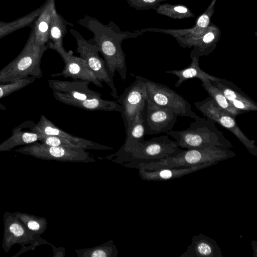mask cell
Wrapping results in <instances>:
<instances>
[{"label":"cell","instance_id":"6da1fadb","mask_svg":"<svg viewBox=\"0 0 257 257\" xmlns=\"http://www.w3.org/2000/svg\"><path fill=\"white\" fill-rule=\"evenodd\" d=\"M77 23L83 26L93 35L88 41L95 45L103 56L107 72L113 78L115 72L119 74L121 79L126 78L127 67L125 55L121 48V43L125 39L135 38L136 33L121 31L112 21L108 25L101 23L98 19L89 16H84Z\"/></svg>","mask_w":257,"mask_h":257},{"label":"cell","instance_id":"7a4b0ae2","mask_svg":"<svg viewBox=\"0 0 257 257\" xmlns=\"http://www.w3.org/2000/svg\"><path fill=\"white\" fill-rule=\"evenodd\" d=\"M173 137L181 149L220 148L230 149L233 146L210 118L200 117L189 127L166 133Z\"/></svg>","mask_w":257,"mask_h":257},{"label":"cell","instance_id":"3957f363","mask_svg":"<svg viewBox=\"0 0 257 257\" xmlns=\"http://www.w3.org/2000/svg\"><path fill=\"white\" fill-rule=\"evenodd\" d=\"M48 49L47 44L39 46L36 44L31 31L23 49L10 63L0 70V84L14 82L29 76L40 78L43 76L41 61L44 52Z\"/></svg>","mask_w":257,"mask_h":257},{"label":"cell","instance_id":"277c9868","mask_svg":"<svg viewBox=\"0 0 257 257\" xmlns=\"http://www.w3.org/2000/svg\"><path fill=\"white\" fill-rule=\"evenodd\" d=\"M235 156L227 149L202 148L184 149L175 155L151 162L145 166L150 170L161 168L190 167L211 162L222 161Z\"/></svg>","mask_w":257,"mask_h":257},{"label":"cell","instance_id":"5b68a950","mask_svg":"<svg viewBox=\"0 0 257 257\" xmlns=\"http://www.w3.org/2000/svg\"><path fill=\"white\" fill-rule=\"evenodd\" d=\"M146 87V101L153 103L174 111L179 116L194 119L200 117L192 110L189 102L166 85L160 84L140 76Z\"/></svg>","mask_w":257,"mask_h":257},{"label":"cell","instance_id":"8992f818","mask_svg":"<svg viewBox=\"0 0 257 257\" xmlns=\"http://www.w3.org/2000/svg\"><path fill=\"white\" fill-rule=\"evenodd\" d=\"M194 104L204 116L231 132L250 154L257 156L255 141L247 138L239 127L235 118L219 107L212 97H208L201 101L195 102Z\"/></svg>","mask_w":257,"mask_h":257},{"label":"cell","instance_id":"52a82bcc","mask_svg":"<svg viewBox=\"0 0 257 257\" xmlns=\"http://www.w3.org/2000/svg\"><path fill=\"white\" fill-rule=\"evenodd\" d=\"M70 32L76 41L77 52L86 61L97 79L109 86L111 90L110 94L116 99L118 97L116 88L107 72L104 60L99 55L98 48L85 39L76 30L71 29Z\"/></svg>","mask_w":257,"mask_h":257},{"label":"cell","instance_id":"ba28073f","mask_svg":"<svg viewBox=\"0 0 257 257\" xmlns=\"http://www.w3.org/2000/svg\"><path fill=\"white\" fill-rule=\"evenodd\" d=\"M131 74L136 78V80L116 98V102L121 107L120 112L125 130L131 124L137 113L144 110L146 98L145 83L140 76Z\"/></svg>","mask_w":257,"mask_h":257},{"label":"cell","instance_id":"9c48e42d","mask_svg":"<svg viewBox=\"0 0 257 257\" xmlns=\"http://www.w3.org/2000/svg\"><path fill=\"white\" fill-rule=\"evenodd\" d=\"M47 45L48 49L56 51L60 55L65 63L63 70L60 73L51 74V77L62 76L65 78H71L75 80L86 81L98 87L103 88L101 82L97 79L82 57L70 54L63 46H56L50 43Z\"/></svg>","mask_w":257,"mask_h":257},{"label":"cell","instance_id":"30bf717a","mask_svg":"<svg viewBox=\"0 0 257 257\" xmlns=\"http://www.w3.org/2000/svg\"><path fill=\"white\" fill-rule=\"evenodd\" d=\"M15 152L45 160H83L88 157L82 148L50 146L37 142L20 148Z\"/></svg>","mask_w":257,"mask_h":257},{"label":"cell","instance_id":"8fae6325","mask_svg":"<svg viewBox=\"0 0 257 257\" xmlns=\"http://www.w3.org/2000/svg\"><path fill=\"white\" fill-rule=\"evenodd\" d=\"M146 102V111H144L145 134L157 135L172 130L178 116L169 109Z\"/></svg>","mask_w":257,"mask_h":257},{"label":"cell","instance_id":"7c38bea8","mask_svg":"<svg viewBox=\"0 0 257 257\" xmlns=\"http://www.w3.org/2000/svg\"><path fill=\"white\" fill-rule=\"evenodd\" d=\"M176 141H172L167 136H162L144 141L134 150L140 156L150 162L171 157L182 151Z\"/></svg>","mask_w":257,"mask_h":257},{"label":"cell","instance_id":"4fadbf2b","mask_svg":"<svg viewBox=\"0 0 257 257\" xmlns=\"http://www.w3.org/2000/svg\"><path fill=\"white\" fill-rule=\"evenodd\" d=\"M4 233L2 247L6 253L19 243H32L37 235L29 230L14 214L6 212L4 215Z\"/></svg>","mask_w":257,"mask_h":257},{"label":"cell","instance_id":"5bb4252c","mask_svg":"<svg viewBox=\"0 0 257 257\" xmlns=\"http://www.w3.org/2000/svg\"><path fill=\"white\" fill-rule=\"evenodd\" d=\"M54 96L70 97L77 100L101 98V94L88 88L89 82L86 81L48 80Z\"/></svg>","mask_w":257,"mask_h":257},{"label":"cell","instance_id":"9a60e30c","mask_svg":"<svg viewBox=\"0 0 257 257\" xmlns=\"http://www.w3.org/2000/svg\"><path fill=\"white\" fill-rule=\"evenodd\" d=\"M211 82L223 93L230 103L242 114L257 111V103L233 82L220 78L219 80Z\"/></svg>","mask_w":257,"mask_h":257},{"label":"cell","instance_id":"2e32d148","mask_svg":"<svg viewBox=\"0 0 257 257\" xmlns=\"http://www.w3.org/2000/svg\"><path fill=\"white\" fill-rule=\"evenodd\" d=\"M217 242L202 233L193 235L192 243L180 257H223Z\"/></svg>","mask_w":257,"mask_h":257},{"label":"cell","instance_id":"e0dca14e","mask_svg":"<svg viewBox=\"0 0 257 257\" xmlns=\"http://www.w3.org/2000/svg\"><path fill=\"white\" fill-rule=\"evenodd\" d=\"M218 162H211L203 164L190 166L158 169L151 172L144 170L143 176L149 180L165 181L182 178L185 175L194 173L203 169L216 165Z\"/></svg>","mask_w":257,"mask_h":257},{"label":"cell","instance_id":"ac0fdd59","mask_svg":"<svg viewBox=\"0 0 257 257\" xmlns=\"http://www.w3.org/2000/svg\"><path fill=\"white\" fill-rule=\"evenodd\" d=\"M34 123V121L28 120L15 127L12 130L11 136L0 144V152L10 151L15 147L29 145L40 141L43 135L30 131H23L25 128L31 127Z\"/></svg>","mask_w":257,"mask_h":257},{"label":"cell","instance_id":"d6986e66","mask_svg":"<svg viewBox=\"0 0 257 257\" xmlns=\"http://www.w3.org/2000/svg\"><path fill=\"white\" fill-rule=\"evenodd\" d=\"M55 9V0H46L42 12L35 22L32 31L38 45H47L49 42V28Z\"/></svg>","mask_w":257,"mask_h":257},{"label":"cell","instance_id":"ffe728a7","mask_svg":"<svg viewBox=\"0 0 257 257\" xmlns=\"http://www.w3.org/2000/svg\"><path fill=\"white\" fill-rule=\"evenodd\" d=\"M58 101L63 104L89 110H103L121 112V105L115 101L107 100L101 98H93L85 100H77L70 97L54 96Z\"/></svg>","mask_w":257,"mask_h":257},{"label":"cell","instance_id":"44dd1931","mask_svg":"<svg viewBox=\"0 0 257 257\" xmlns=\"http://www.w3.org/2000/svg\"><path fill=\"white\" fill-rule=\"evenodd\" d=\"M166 74H173L176 76L178 79L175 84L176 87H179L184 81L192 78H198L201 80H209L211 81H217L220 78L211 75L200 68L198 58L196 57L192 58V62L190 65L183 69L166 70Z\"/></svg>","mask_w":257,"mask_h":257},{"label":"cell","instance_id":"7402d4cb","mask_svg":"<svg viewBox=\"0 0 257 257\" xmlns=\"http://www.w3.org/2000/svg\"><path fill=\"white\" fill-rule=\"evenodd\" d=\"M42 143L50 146L82 148L95 150H110L112 148L87 140L84 142H77L54 136L44 135L39 141Z\"/></svg>","mask_w":257,"mask_h":257},{"label":"cell","instance_id":"603a6c76","mask_svg":"<svg viewBox=\"0 0 257 257\" xmlns=\"http://www.w3.org/2000/svg\"><path fill=\"white\" fill-rule=\"evenodd\" d=\"M73 27V24L68 23L56 9L52 14L49 33V42L54 46H63V38L67 33V26Z\"/></svg>","mask_w":257,"mask_h":257},{"label":"cell","instance_id":"cb8c5ba5","mask_svg":"<svg viewBox=\"0 0 257 257\" xmlns=\"http://www.w3.org/2000/svg\"><path fill=\"white\" fill-rule=\"evenodd\" d=\"M144 111V110L137 113L131 124L125 130L126 146L130 147L133 150L144 141L145 129Z\"/></svg>","mask_w":257,"mask_h":257},{"label":"cell","instance_id":"d4e9b609","mask_svg":"<svg viewBox=\"0 0 257 257\" xmlns=\"http://www.w3.org/2000/svg\"><path fill=\"white\" fill-rule=\"evenodd\" d=\"M201 85L216 104L223 110L227 111L233 117H236L242 113L234 108L227 99L223 93L214 86L209 80H201Z\"/></svg>","mask_w":257,"mask_h":257},{"label":"cell","instance_id":"484cf974","mask_svg":"<svg viewBox=\"0 0 257 257\" xmlns=\"http://www.w3.org/2000/svg\"><path fill=\"white\" fill-rule=\"evenodd\" d=\"M43 7L44 4L28 15L13 22L9 23L0 22V39L14 31L29 26L37 18L42 12Z\"/></svg>","mask_w":257,"mask_h":257},{"label":"cell","instance_id":"4316f807","mask_svg":"<svg viewBox=\"0 0 257 257\" xmlns=\"http://www.w3.org/2000/svg\"><path fill=\"white\" fill-rule=\"evenodd\" d=\"M14 213L36 235L42 233L44 230L46 223L44 218L20 212L17 211Z\"/></svg>","mask_w":257,"mask_h":257},{"label":"cell","instance_id":"83f0119b","mask_svg":"<svg viewBox=\"0 0 257 257\" xmlns=\"http://www.w3.org/2000/svg\"><path fill=\"white\" fill-rule=\"evenodd\" d=\"M36 78V77L31 76L14 82L0 84V99L28 86L33 83ZM0 109L5 110L7 108L0 103Z\"/></svg>","mask_w":257,"mask_h":257},{"label":"cell","instance_id":"f1b7e54d","mask_svg":"<svg viewBox=\"0 0 257 257\" xmlns=\"http://www.w3.org/2000/svg\"><path fill=\"white\" fill-rule=\"evenodd\" d=\"M209 18L206 15H202L198 19L197 24L201 27H206L209 23Z\"/></svg>","mask_w":257,"mask_h":257},{"label":"cell","instance_id":"f546056e","mask_svg":"<svg viewBox=\"0 0 257 257\" xmlns=\"http://www.w3.org/2000/svg\"><path fill=\"white\" fill-rule=\"evenodd\" d=\"M93 257H105L107 256L106 252L101 249L94 250L91 254Z\"/></svg>","mask_w":257,"mask_h":257},{"label":"cell","instance_id":"4dcf8cb0","mask_svg":"<svg viewBox=\"0 0 257 257\" xmlns=\"http://www.w3.org/2000/svg\"><path fill=\"white\" fill-rule=\"evenodd\" d=\"M214 38V35L212 33H209L204 37L203 41L205 43H208L211 42L213 40Z\"/></svg>","mask_w":257,"mask_h":257},{"label":"cell","instance_id":"1f68e13d","mask_svg":"<svg viewBox=\"0 0 257 257\" xmlns=\"http://www.w3.org/2000/svg\"><path fill=\"white\" fill-rule=\"evenodd\" d=\"M257 242L255 240L251 241V245L252 247V249H253V256L254 257H256V249H257Z\"/></svg>","mask_w":257,"mask_h":257},{"label":"cell","instance_id":"d6a6232c","mask_svg":"<svg viewBox=\"0 0 257 257\" xmlns=\"http://www.w3.org/2000/svg\"><path fill=\"white\" fill-rule=\"evenodd\" d=\"M174 9L176 11L182 13H186L187 11L186 8L181 6L175 7Z\"/></svg>","mask_w":257,"mask_h":257}]
</instances>
